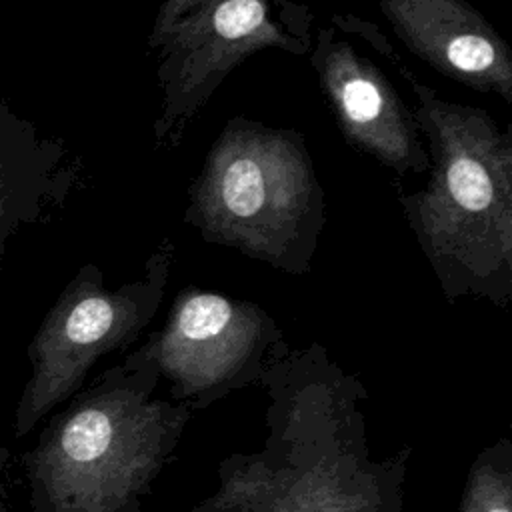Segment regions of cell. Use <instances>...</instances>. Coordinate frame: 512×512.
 Here are the masks:
<instances>
[{"instance_id":"6da1fadb","label":"cell","mask_w":512,"mask_h":512,"mask_svg":"<svg viewBox=\"0 0 512 512\" xmlns=\"http://www.w3.org/2000/svg\"><path fill=\"white\" fill-rule=\"evenodd\" d=\"M264 442L220 460L218 488L190 512H406L410 446L374 458L366 388L312 342L286 348L258 380Z\"/></svg>"},{"instance_id":"7a4b0ae2","label":"cell","mask_w":512,"mask_h":512,"mask_svg":"<svg viewBox=\"0 0 512 512\" xmlns=\"http://www.w3.org/2000/svg\"><path fill=\"white\" fill-rule=\"evenodd\" d=\"M158 384L150 362L126 354L46 422L22 456L34 512H142L196 414L154 398Z\"/></svg>"},{"instance_id":"3957f363","label":"cell","mask_w":512,"mask_h":512,"mask_svg":"<svg viewBox=\"0 0 512 512\" xmlns=\"http://www.w3.org/2000/svg\"><path fill=\"white\" fill-rule=\"evenodd\" d=\"M428 140L432 176L402 196L406 218L446 298L512 296V146L482 110L440 100L402 66Z\"/></svg>"},{"instance_id":"277c9868","label":"cell","mask_w":512,"mask_h":512,"mask_svg":"<svg viewBox=\"0 0 512 512\" xmlns=\"http://www.w3.org/2000/svg\"><path fill=\"white\" fill-rule=\"evenodd\" d=\"M186 220L208 240L294 274L308 270L324 212L300 136L232 120L194 182Z\"/></svg>"},{"instance_id":"5b68a950","label":"cell","mask_w":512,"mask_h":512,"mask_svg":"<svg viewBox=\"0 0 512 512\" xmlns=\"http://www.w3.org/2000/svg\"><path fill=\"white\" fill-rule=\"evenodd\" d=\"M310 22L306 0H158L148 34L162 88L156 138L178 134L248 56L306 52Z\"/></svg>"},{"instance_id":"8992f818","label":"cell","mask_w":512,"mask_h":512,"mask_svg":"<svg viewBox=\"0 0 512 512\" xmlns=\"http://www.w3.org/2000/svg\"><path fill=\"white\" fill-rule=\"evenodd\" d=\"M168 266V252H158L142 278L118 288H106L94 264L78 270L28 344L30 378L14 412L16 438L70 400L102 356L126 350L142 334L160 308Z\"/></svg>"},{"instance_id":"52a82bcc","label":"cell","mask_w":512,"mask_h":512,"mask_svg":"<svg viewBox=\"0 0 512 512\" xmlns=\"http://www.w3.org/2000/svg\"><path fill=\"white\" fill-rule=\"evenodd\" d=\"M288 344L258 304L198 288L182 290L164 326L130 352L168 382V400L204 410L236 390L258 384Z\"/></svg>"},{"instance_id":"ba28073f","label":"cell","mask_w":512,"mask_h":512,"mask_svg":"<svg viewBox=\"0 0 512 512\" xmlns=\"http://www.w3.org/2000/svg\"><path fill=\"white\" fill-rule=\"evenodd\" d=\"M312 64L336 124L354 148L398 174L430 168L414 108L402 102L370 56L360 54L330 26L318 32Z\"/></svg>"},{"instance_id":"9c48e42d","label":"cell","mask_w":512,"mask_h":512,"mask_svg":"<svg viewBox=\"0 0 512 512\" xmlns=\"http://www.w3.org/2000/svg\"><path fill=\"white\" fill-rule=\"evenodd\" d=\"M400 40L424 62L474 90L512 100L510 48L466 0H380Z\"/></svg>"},{"instance_id":"30bf717a","label":"cell","mask_w":512,"mask_h":512,"mask_svg":"<svg viewBox=\"0 0 512 512\" xmlns=\"http://www.w3.org/2000/svg\"><path fill=\"white\" fill-rule=\"evenodd\" d=\"M66 148L0 100V276L10 238L40 224L66 200L76 168Z\"/></svg>"},{"instance_id":"8fae6325","label":"cell","mask_w":512,"mask_h":512,"mask_svg":"<svg viewBox=\"0 0 512 512\" xmlns=\"http://www.w3.org/2000/svg\"><path fill=\"white\" fill-rule=\"evenodd\" d=\"M458 512H512V442L508 436L476 454Z\"/></svg>"},{"instance_id":"7c38bea8","label":"cell","mask_w":512,"mask_h":512,"mask_svg":"<svg viewBox=\"0 0 512 512\" xmlns=\"http://www.w3.org/2000/svg\"><path fill=\"white\" fill-rule=\"evenodd\" d=\"M8 464H10V450L4 444H0V512H12V508L8 504V488L4 482Z\"/></svg>"},{"instance_id":"4fadbf2b","label":"cell","mask_w":512,"mask_h":512,"mask_svg":"<svg viewBox=\"0 0 512 512\" xmlns=\"http://www.w3.org/2000/svg\"><path fill=\"white\" fill-rule=\"evenodd\" d=\"M238 512H244V510H238Z\"/></svg>"}]
</instances>
